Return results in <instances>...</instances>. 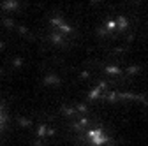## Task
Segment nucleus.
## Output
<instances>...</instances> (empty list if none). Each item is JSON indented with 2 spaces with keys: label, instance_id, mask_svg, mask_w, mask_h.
Returning <instances> with one entry per match:
<instances>
[{
  "label": "nucleus",
  "instance_id": "f257e3e1",
  "mask_svg": "<svg viewBox=\"0 0 148 146\" xmlns=\"http://www.w3.org/2000/svg\"><path fill=\"white\" fill-rule=\"evenodd\" d=\"M90 139H92V143H94V144H104V143H108V136L101 129L90 130Z\"/></svg>",
  "mask_w": 148,
  "mask_h": 146
}]
</instances>
